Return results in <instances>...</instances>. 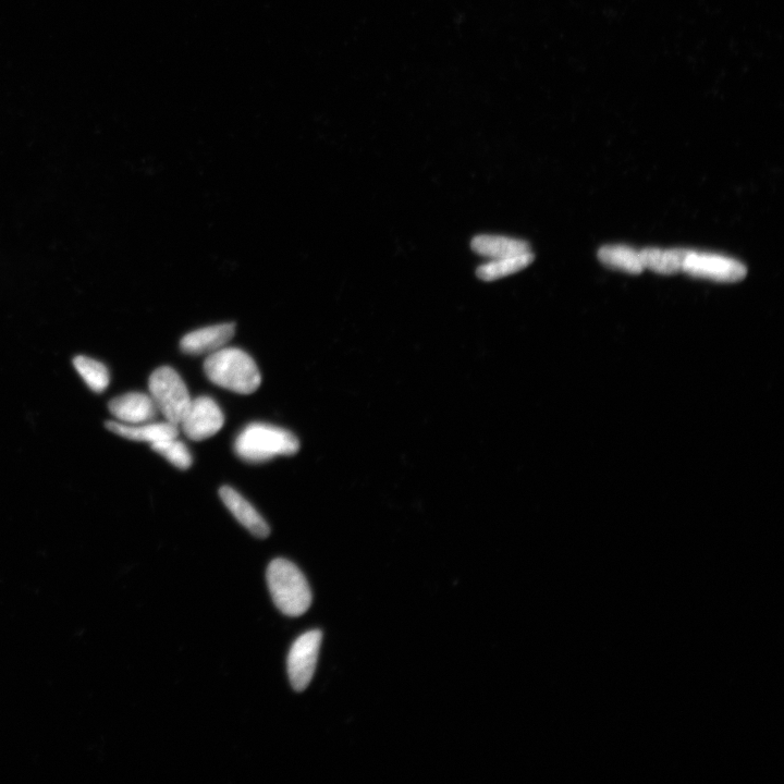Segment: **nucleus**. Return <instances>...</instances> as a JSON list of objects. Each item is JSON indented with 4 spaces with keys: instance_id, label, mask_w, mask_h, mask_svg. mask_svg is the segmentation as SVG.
I'll list each match as a JSON object with an SVG mask.
<instances>
[{
    "instance_id": "7",
    "label": "nucleus",
    "mask_w": 784,
    "mask_h": 784,
    "mask_svg": "<svg viewBox=\"0 0 784 784\" xmlns=\"http://www.w3.org/2000/svg\"><path fill=\"white\" fill-rule=\"evenodd\" d=\"M224 423L225 415L218 404L210 397H199L191 400L179 425L189 439L202 441L216 435Z\"/></svg>"
},
{
    "instance_id": "9",
    "label": "nucleus",
    "mask_w": 784,
    "mask_h": 784,
    "mask_svg": "<svg viewBox=\"0 0 784 784\" xmlns=\"http://www.w3.org/2000/svg\"><path fill=\"white\" fill-rule=\"evenodd\" d=\"M235 324L226 323L193 330L180 342L182 352L191 355L213 354L234 338Z\"/></svg>"
},
{
    "instance_id": "14",
    "label": "nucleus",
    "mask_w": 784,
    "mask_h": 784,
    "mask_svg": "<svg viewBox=\"0 0 784 784\" xmlns=\"http://www.w3.org/2000/svg\"><path fill=\"white\" fill-rule=\"evenodd\" d=\"M598 259L609 268L631 275H639L645 271L640 251L628 245H605L598 251Z\"/></svg>"
},
{
    "instance_id": "10",
    "label": "nucleus",
    "mask_w": 784,
    "mask_h": 784,
    "mask_svg": "<svg viewBox=\"0 0 784 784\" xmlns=\"http://www.w3.org/2000/svg\"><path fill=\"white\" fill-rule=\"evenodd\" d=\"M219 496L225 506L234 514V517L254 536L268 537L271 529L261 514L255 510L249 501L245 500L234 488L223 486L219 489Z\"/></svg>"
},
{
    "instance_id": "4",
    "label": "nucleus",
    "mask_w": 784,
    "mask_h": 784,
    "mask_svg": "<svg viewBox=\"0 0 784 784\" xmlns=\"http://www.w3.org/2000/svg\"><path fill=\"white\" fill-rule=\"evenodd\" d=\"M150 396L166 421L179 425L187 413L191 397L180 375L171 367H159L150 377Z\"/></svg>"
},
{
    "instance_id": "2",
    "label": "nucleus",
    "mask_w": 784,
    "mask_h": 784,
    "mask_svg": "<svg viewBox=\"0 0 784 784\" xmlns=\"http://www.w3.org/2000/svg\"><path fill=\"white\" fill-rule=\"evenodd\" d=\"M266 578L274 603L284 615L296 618L310 609L313 600L311 587L292 562L275 559L267 569Z\"/></svg>"
},
{
    "instance_id": "13",
    "label": "nucleus",
    "mask_w": 784,
    "mask_h": 784,
    "mask_svg": "<svg viewBox=\"0 0 784 784\" xmlns=\"http://www.w3.org/2000/svg\"><path fill=\"white\" fill-rule=\"evenodd\" d=\"M690 250L647 248L640 251L644 269L660 275H676L682 272L685 257Z\"/></svg>"
},
{
    "instance_id": "8",
    "label": "nucleus",
    "mask_w": 784,
    "mask_h": 784,
    "mask_svg": "<svg viewBox=\"0 0 784 784\" xmlns=\"http://www.w3.org/2000/svg\"><path fill=\"white\" fill-rule=\"evenodd\" d=\"M109 411L119 423L139 425L152 422L158 413L150 395L129 392L109 402Z\"/></svg>"
},
{
    "instance_id": "6",
    "label": "nucleus",
    "mask_w": 784,
    "mask_h": 784,
    "mask_svg": "<svg viewBox=\"0 0 784 784\" xmlns=\"http://www.w3.org/2000/svg\"><path fill=\"white\" fill-rule=\"evenodd\" d=\"M322 639V632L313 630L301 635L293 643L288 657V673L294 691L302 692L311 683Z\"/></svg>"
},
{
    "instance_id": "12",
    "label": "nucleus",
    "mask_w": 784,
    "mask_h": 784,
    "mask_svg": "<svg viewBox=\"0 0 784 784\" xmlns=\"http://www.w3.org/2000/svg\"><path fill=\"white\" fill-rule=\"evenodd\" d=\"M471 247L475 253L486 257L489 261L531 251L530 244L523 240L488 235L475 237Z\"/></svg>"
},
{
    "instance_id": "1",
    "label": "nucleus",
    "mask_w": 784,
    "mask_h": 784,
    "mask_svg": "<svg viewBox=\"0 0 784 784\" xmlns=\"http://www.w3.org/2000/svg\"><path fill=\"white\" fill-rule=\"evenodd\" d=\"M204 372L215 385L236 394L251 395L260 388L262 376L255 361L238 348H223L208 355Z\"/></svg>"
},
{
    "instance_id": "5",
    "label": "nucleus",
    "mask_w": 784,
    "mask_h": 784,
    "mask_svg": "<svg viewBox=\"0 0 784 784\" xmlns=\"http://www.w3.org/2000/svg\"><path fill=\"white\" fill-rule=\"evenodd\" d=\"M682 272L695 278L731 284L743 280L747 268L728 256L690 250L685 257Z\"/></svg>"
},
{
    "instance_id": "15",
    "label": "nucleus",
    "mask_w": 784,
    "mask_h": 784,
    "mask_svg": "<svg viewBox=\"0 0 784 784\" xmlns=\"http://www.w3.org/2000/svg\"><path fill=\"white\" fill-rule=\"evenodd\" d=\"M534 261L532 251L504 257V259L490 260L477 268V277L484 281H494L523 271Z\"/></svg>"
},
{
    "instance_id": "11",
    "label": "nucleus",
    "mask_w": 784,
    "mask_h": 784,
    "mask_svg": "<svg viewBox=\"0 0 784 784\" xmlns=\"http://www.w3.org/2000/svg\"><path fill=\"white\" fill-rule=\"evenodd\" d=\"M107 430L114 434L133 441H144L151 445L159 441L177 438L179 436L178 425L168 421L163 423H144L139 425H127L119 422L110 421L106 423Z\"/></svg>"
},
{
    "instance_id": "16",
    "label": "nucleus",
    "mask_w": 784,
    "mask_h": 784,
    "mask_svg": "<svg viewBox=\"0 0 784 784\" xmlns=\"http://www.w3.org/2000/svg\"><path fill=\"white\" fill-rule=\"evenodd\" d=\"M73 366H75L84 383L97 394H101L109 386V371L100 361L79 355V357L73 360Z\"/></svg>"
},
{
    "instance_id": "3",
    "label": "nucleus",
    "mask_w": 784,
    "mask_h": 784,
    "mask_svg": "<svg viewBox=\"0 0 784 784\" xmlns=\"http://www.w3.org/2000/svg\"><path fill=\"white\" fill-rule=\"evenodd\" d=\"M300 449L299 439L284 428L252 423L244 428L235 443L237 456L243 461L261 463L279 456H293Z\"/></svg>"
},
{
    "instance_id": "17",
    "label": "nucleus",
    "mask_w": 784,
    "mask_h": 784,
    "mask_svg": "<svg viewBox=\"0 0 784 784\" xmlns=\"http://www.w3.org/2000/svg\"><path fill=\"white\" fill-rule=\"evenodd\" d=\"M152 449L180 470H188L192 457L188 447L177 438H171L151 445Z\"/></svg>"
}]
</instances>
